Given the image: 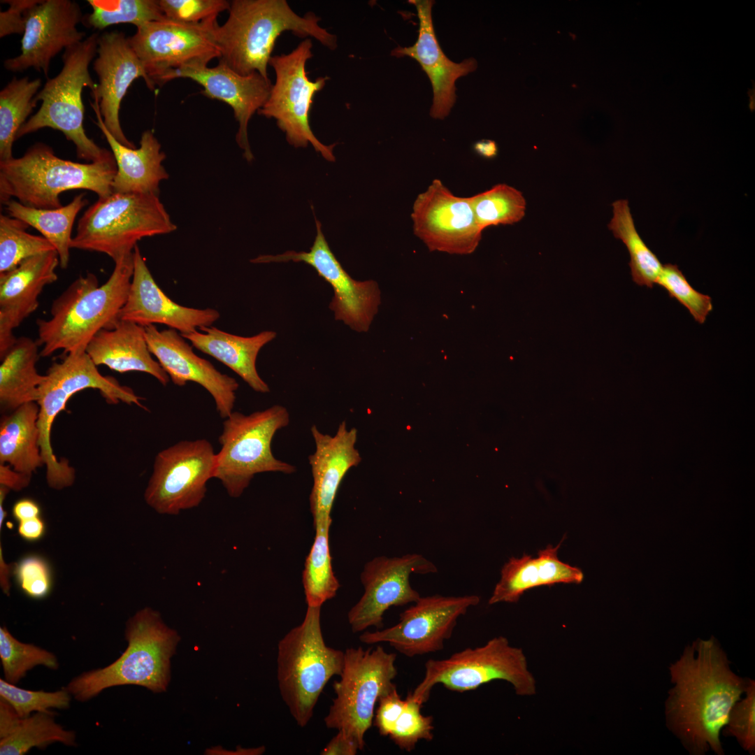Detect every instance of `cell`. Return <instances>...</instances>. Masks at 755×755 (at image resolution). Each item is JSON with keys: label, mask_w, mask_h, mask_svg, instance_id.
<instances>
[{"label": "cell", "mask_w": 755, "mask_h": 755, "mask_svg": "<svg viewBox=\"0 0 755 755\" xmlns=\"http://www.w3.org/2000/svg\"><path fill=\"white\" fill-rule=\"evenodd\" d=\"M668 671L673 686L665 700L668 729L691 755H724L721 733L748 678L734 672L714 636L686 645Z\"/></svg>", "instance_id": "6da1fadb"}, {"label": "cell", "mask_w": 755, "mask_h": 755, "mask_svg": "<svg viewBox=\"0 0 755 755\" xmlns=\"http://www.w3.org/2000/svg\"><path fill=\"white\" fill-rule=\"evenodd\" d=\"M134 272V252L115 262L107 281L99 285L92 273L80 275L52 303L50 317L36 321L40 357L85 350L101 329H110L127 299Z\"/></svg>", "instance_id": "7a4b0ae2"}, {"label": "cell", "mask_w": 755, "mask_h": 755, "mask_svg": "<svg viewBox=\"0 0 755 755\" xmlns=\"http://www.w3.org/2000/svg\"><path fill=\"white\" fill-rule=\"evenodd\" d=\"M229 16L215 30L219 62L242 76L259 73L269 79L268 65L277 38L289 31L300 38L312 37L329 50L337 38L319 25L313 13H296L286 0H233Z\"/></svg>", "instance_id": "3957f363"}, {"label": "cell", "mask_w": 755, "mask_h": 755, "mask_svg": "<svg viewBox=\"0 0 755 755\" xmlns=\"http://www.w3.org/2000/svg\"><path fill=\"white\" fill-rule=\"evenodd\" d=\"M124 636L127 647L117 660L82 673L64 687L75 699L85 702L106 689L123 685L166 691L171 659L180 640L178 632L165 624L159 612L145 607L128 619Z\"/></svg>", "instance_id": "277c9868"}, {"label": "cell", "mask_w": 755, "mask_h": 755, "mask_svg": "<svg viewBox=\"0 0 755 755\" xmlns=\"http://www.w3.org/2000/svg\"><path fill=\"white\" fill-rule=\"evenodd\" d=\"M116 171L114 156L96 162H75L58 157L48 145L36 143L22 157L0 161L1 203L15 198L26 206L56 209L62 206L60 194L72 189L106 197L113 193Z\"/></svg>", "instance_id": "5b68a950"}, {"label": "cell", "mask_w": 755, "mask_h": 755, "mask_svg": "<svg viewBox=\"0 0 755 755\" xmlns=\"http://www.w3.org/2000/svg\"><path fill=\"white\" fill-rule=\"evenodd\" d=\"M99 37V34L94 32L64 50L62 70L55 77L48 78L34 98L36 103L41 101V105L20 127L16 139L48 127L59 130L73 142L80 159L90 163L113 156L111 151L99 147L89 138L83 127L82 93L85 87L92 92L97 85L91 77L89 66L96 55Z\"/></svg>", "instance_id": "8992f818"}, {"label": "cell", "mask_w": 755, "mask_h": 755, "mask_svg": "<svg viewBox=\"0 0 755 755\" xmlns=\"http://www.w3.org/2000/svg\"><path fill=\"white\" fill-rule=\"evenodd\" d=\"M321 607L308 606L301 624L278 642L277 677L280 695L296 724L305 726L329 680L340 675L344 652L328 647L323 638Z\"/></svg>", "instance_id": "52a82bcc"}, {"label": "cell", "mask_w": 755, "mask_h": 755, "mask_svg": "<svg viewBox=\"0 0 755 755\" xmlns=\"http://www.w3.org/2000/svg\"><path fill=\"white\" fill-rule=\"evenodd\" d=\"M176 228L159 195L113 192L82 214L71 248L104 253L115 262L132 253L141 239Z\"/></svg>", "instance_id": "ba28073f"}, {"label": "cell", "mask_w": 755, "mask_h": 755, "mask_svg": "<svg viewBox=\"0 0 755 755\" xmlns=\"http://www.w3.org/2000/svg\"><path fill=\"white\" fill-rule=\"evenodd\" d=\"M224 419L214 478L229 496L240 497L257 474L296 471L295 466L275 458L271 450L274 436L289 423L286 408L274 405L249 415L233 411Z\"/></svg>", "instance_id": "9c48e42d"}, {"label": "cell", "mask_w": 755, "mask_h": 755, "mask_svg": "<svg viewBox=\"0 0 755 755\" xmlns=\"http://www.w3.org/2000/svg\"><path fill=\"white\" fill-rule=\"evenodd\" d=\"M63 354L62 360L53 362L45 374L36 401L39 445L46 467V481L49 487L56 490L71 487L76 479L75 468L66 459H57L50 440L53 422L70 398L86 389H95L108 403L117 404L125 401L129 394L127 386L113 377L103 375L85 350Z\"/></svg>", "instance_id": "30bf717a"}, {"label": "cell", "mask_w": 755, "mask_h": 755, "mask_svg": "<svg viewBox=\"0 0 755 755\" xmlns=\"http://www.w3.org/2000/svg\"><path fill=\"white\" fill-rule=\"evenodd\" d=\"M422 680L408 695L422 705L438 684L447 689L463 693L473 691L494 680L510 683L517 695L531 696L536 693V682L528 669L522 649L512 646L503 636L495 637L484 645L467 647L446 659H429L424 665Z\"/></svg>", "instance_id": "8fae6325"}, {"label": "cell", "mask_w": 755, "mask_h": 755, "mask_svg": "<svg viewBox=\"0 0 755 755\" xmlns=\"http://www.w3.org/2000/svg\"><path fill=\"white\" fill-rule=\"evenodd\" d=\"M340 680L333 683L336 697L324 721L327 728L343 731L358 742L361 751L364 736L371 727L379 699L396 689V654L381 646L344 652Z\"/></svg>", "instance_id": "7c38bea8"}, {"label": "cell", "mask_w": 755, "mask_h": 755, "mask_svg": "<svg viewBox=\"0 0 755 755\" xmlns=\"http://www.w3.org/2000/svg\"><path fill=\"white\" fill-rule=\"evenodd\" d=\"M312 48V41L308 38L291 52L271 57L269 65L274 69L275 81L266 103L257 113L275 119L289 144L296 148H305L310 144L326 160L335 161L333 150L336 144L326 145L319 141L309 123L314 96L329 79L328 76L315 80L308 78L305 64L313 56Z\"/></svg>", "instance_id": "4fadbf2b"}, {"label": "cell", "mask_w": 755, "mask_h": 755, "mask_svg": "<svg viewBox=\"0 0 755 755\" xmlns=\"http://www.w3.org/2000/svg\"><path fill=\"white\" fill-rule=\"evenodd\" d=\"M216 453L206 439L180 440L157 454L144 492L157 512L176 515L199 506L214 477Z\"/></svg>", "instance_id": "5bb4252c"}, {"label": "cell", "mask_w": 755, "mask_h": 755, "mask_svg": "<svg viewBox=\"0 0 755 755\" xmlns=\"http://www.w3.org/2000/svg\"><path fill=\"white\" fill-rule=\"evenodd\" d=\"M217 18L189 24L164 17L136 27L128 41L154 87L169 71L206 66L220 58L215 39Z\"/></svg>", "instance_id": "9a60e30c"}, {"label": "cell", "mask_w": 755, "mask_h": 755, "mask_svg": "<svg viewBox=\"0 0 755 755\" xmlns=\"http://www.w3.org/2000/svg\"><path fill=\"white\" fill-rule=\"evenodd\" d=\"M476 595L420 596L400 614L394 626L374 632H364L361 642L372 645L388 642L399 653L414 657L435 653L444 648L453 633L459 618L480 603Z\"/></svg>", "instance_id": "2e32d148"}, {"label": "cell", "mask_w": 755, "mask_h": 755, "mask_svg": "<svg viewBox=\"0 0 755 755\" xmlns=\"http://www.w3.org/2000/svg\"><path fill=\"white\" fill-rule=\"evenodd\" d=\"M315 224L317 233L308 252L287 251L277 255H260L250 261L254 264L294 261L308 264L333 288L334 294L329 308L333 312L335 319L343 321L356 331H367L380 304L378 285L372 280H354L331 251L321 223L316 218Z\"/></svg>", "instance_id": "e0dca14e"}, {"label": "cell", "mask_w": 755, "mask_h": 755, "mask_svg": "<svg viewBox=\"0 0 755 755\" xmlns=\"http://www.w3.org/2000/svg\"><path fill=\"white\" fill-rule=\"evenodd\" d=\"M413 232L430 251L469 254L477 247L480 228L469 197L455 196L439 179L415 199L411 213Z\"/></svg>", "instance_id": "ac0fdd59"}, {"label": "cell", "mask_w": 755, "mask_h": 755, "mask_svg": "<svg viewBox=\"0 0 755 755\" xmlns=\"http://www.w3.org/2000/svg\"><path fill=\"white\" fill-rule=\"evenodd\" d=\"M437 572L433 563L418 554L380 556L368 561L361 573L364 592L347 614L352 631L361 632L371 626L381 628L383 615L389 607L415 603L420 597L410 585V575Z\"/></svg>", "instance_id": "d6986e66"}, {"label": "cell", "mask_w": 755, "mask_h": 755, "mask_svg": "<svg viewBox=\"0 0 755 755\" xmlns=\"http://www.w3.org/2000/svg\"><path fill=\"white\" fill-rule=\"evenodd\" d=\"M79 4L71 0H39L26 13L21 53L3 62L5 69L22 72L33 68L48 76L51 60L84 40L77 25L83 20Z\"/></svg>", "instance_id": "ffe728a7"}, {"label": "cell", "mask_w": 755, "mask_h": 755, "mask_svg": "<svg viewBox=\"0 0 755 755\" xmlns=\"http://www.w3.org/2000/svg\"><path fill=\"white\" fill-rule=\"evenodd\" d=\"M148 348L173 383L185 386L193 382L203 387L213 397L222 419L233 411L236 392L239 387L233 378L222 373L208 360L196 355L192 347L178 331H159L154 324L145 326Z\"/></svg>", "instance_id": "44dd1931"}, {"label": "cell", "mask_w": 755, "mask_h": 755, "mask_svg": "<svg viewBox=\"0 0 755 755\" xmlns=\"http://www.w3.org/2000/svg\"><path fill=\"white\" fill-rule=\"evenodd\" d=\"M179 78L194 80L203 87L202 93L206 96L222 101L232 108L238 123L236 136L237 144L243 150L245 159L252 161L254 156L248 141L247 126L252 115L262 108L268 98L272 87L271 80L258 72L247 76L240 75L219 62L213 68L207 66L183 67L169 71L160 78L158 86Z\"/></svg>", "instance_id": "7402d4cb"}, {"label": "cell", "mask_w": 755, "mask_h": 755, "mask_svg": "<svg viewBox=\"0 0 755 755\" xmlns=\"http://www.w3.org/2000/svg\"><path fill=\"white\" fill-rule=\"evenodd\" d=\"M96 54L93 69L99 82L91 95L99 101L103 122L110 133L122 144L135 148L121 127V103L131 85L138 78L144 79L150 89L155 87L123 32L114 31L99 35Z\"/></svg>", "instance_id": "603a6c76"}, {"label": "cell", "mask_w": 755, "mask_h": 755, "mask_svg": "<svg viewBox=\"0 0 755 755\" xmlns=\"http://www.w3.org/2000/svg\"><path fill=\"white\" fill-rule=\"evenodd\" d=\"M220 316L215 309L188 308L170 299L153 278L138 245L134 247L133 275L120 320L144 327L164 324L185 335L211 326Z\"/></svg>", "instance_id": "cb8c5ba5"}, {"label": "cell", "mask_w": 755, "mask_h": 755, "mask_svg": "<svg viewBox=\"0 0 755 755\" xmlns=\"http://www.w3.org/2000/svg\"><path fill=\"white\" fill-rule=\"evenodd\" d=\"M58 266V254L51 250L0 273V359L17 340L13 330L38 308L45 287L57 280Z\"/></svg>", "instance_id": "d4e9b609"}, {"label": "cell", "mask_w": 755, "mask_h": 755, "mask_svg": "<svg viewBox=\"0 0 755 755\" xmlns=\"http://www.w3.org/2000/svg\"><path fill=\"white\" fill-rule=\"evenodd\" d=\"M408 2L413 4L417 11L419 21L417 40L412 46L395 48L391 55L397 57L408 56L420 64L433 88L431 116L442 120L449 115L455 103L456 80L474 71L477 62L470 58L456 63L445 55L436 36L432 20L434 1L409 0Z\"/></svg>", "instance_id": "484cf974"}, {"label": "cell", "mask_w": 755, "mask_h": 755, "mask_svg": "<svg viewBox=\"0 0 755 755\" xmlns=\"http://www.w3.org/2000/svg\"><path fill=\"white\" fill-rule=\"evenodd\" d=\"M315 451L308 456L313 484L310 506L313 524L331 519V512L340 483L348 472L361 461L355 447L357 431L348 429L344 420L336 434L322 433L317 426L310 429Z\"/></svg>", "instance_id": "4316f807"}, {"label": "cell", "mask_w": 755, "mask_h": 755, "mask_svg": "<svg viewBox=\"0 0 755 755\" xmlns=\"http://www.w3.org/2000/svg\"><path fill=\"white\" fill-rule=\"evenodd\" d=\"M91 106L96 116V123L115 159L117 171L112 183L113 192L159 195V184L168 174L162 165L166 154L153 132H143L138 148H129L117 141L105 126L99 101L94 99Z\"/></svg>", "instance_id": "83f0119b"}, {"label": "cell", "mask_w": 755, "mask_h": 755, "mask_svg": "<svg viewBox=\"0 0 755 755\" xmlns=\"http://www.w3.org/2000/svg\"><path fill=\"white\" fill-rule=\"evenodd\" d=\"M85 352L96 366L105 365L121 373H145L163 386L170 380L158 361L152 357L145 327L136 323L119 320L113 328L100 330L92 338Z\"/></svg>", "instance_id": "f1b7e54d"}, {"label": "cell", "mask_w": 755, "mask_h": 755, "mask_svg": "<svg viewBox=\"0 0 755 755\" xmlns=\"http://www.w3.org/2000/svg\"><path fill=\"white\" fill-rule=\"evenodd\" d=\"M563 540L556 547L549 545L539 550L536 557L524 554L519 559L510 558L502 568L501 580L489 604L516 603L526 591L540 586L581 583L584 579L582 570L558 558V549Z\"/></svg>", "instance_id": "f546056e"}, {"label": "cell", "mask_w": 755, "mask_h": 755, "mask_svg": "<svg viewBox=\"0 0 755 755\" xmlns=\"http://www.w3.org/2000/svg\"><path fill=\"white\" fill-rule=\"evenodd\" d=\"M199 329L182 336L195 348L234 371L254 391H270L268 385L257 372L256 361L260 350L275 338V332L264 331L253 336L243 337L212 326Z\"/></svg>", "instance_id": "4dcf8cb0"}, {"label": "cell", "mask_w": 755, "mask_h": 755, "mask_svg": "<svg viewBox=\"0 0 755 755\" xmlns=\"http://www.w3.org/2000/svg\"><path fill=\"white\" fill-rule=\"evenodd\" d=\"M36 340L17 338L1 358L0 408L4 414L22 405L35 401L45 375L38 373L36 365L40 351Z\"/></svg>", "instance_id": "1f68e13d"}, {"label": "cell", "mask_w": 755, "mask_h": 755, "mask_svg": "<svg viewBox=\"0 0 755 755\" xmlns=\"http://www.w3.org/2000/svg\"><path fill=\"white\" fill-rule=\"evenodd\" d=\"M39 406L35 401L3 415L0 423V463L30 475L45 466L39 445Z\"/></svg>", "instance_id": "d6a6232c"}, {"label": "cell", "mask_w": 755, "mask_h": 755, "mask_svg": "<svg viewBox=\"0 0 755 755\" xmlns=\"http://www.w3.org/2000/svg\"><path fill=\"white\" fill-rule=\"evenodd\" d=\"M88 203L84 193L76 196L67 205L56 209H39L26 206L10 199L6 204L9 216L17 218L38 230L55 247L59 266L66 268L70 257L71 233L78 213Z\"/></svg>", "instance_id": "836d02e7"}, {"label": "cell", "mask_w": 755, "mask_h": 755, "mask_svg": "<svg viewBox=\"0 0 755 755\" xmlns=\"http://www.w3.org/2000/svg\"><path fill=\"white\" fill-rule=\"evenodd\" d=\"M612 206V217L608 229L616 238L624 243L628 251L633 280L638 285L652 288L663 265L637 231L628 201L619 199Z\"/></svg>", "instance_id": "e575fe53"}, {"label": "cell", "mask_w": 755, "mask_h": 755, "mask_svg": "<svg viewBox=\"0 0 755 755\" xmlns=\"http://www.w3.org/2000/svg\"><path fill=\"white\" fill-rule=\"evenodd\" d=\"M41 80L28 77L12 80L0 92V161L12 158L13 145L20 127L27 121L36 103L34 98Z\"/></svg>", "instance_id": "d590c367"}, {"label": "cell", "mask_w": 755, "mask_h": 755, "mask_svg": "<svg viewBox=\"0 0 755 755\" xmlns=\"http://www.w3.org/2000/svg\"><path fill=\"white\" fill-rule=\"evenodd\" d=\"M332 519L314 524L315 537L305 562L302 581L308 606L321 607L340 587L331 564L329 529Z\"/></svg>", "instance_id": "8d00e7d4"}, {"label": "cell", "mask_w": 755, "mask_h": 755, "mask_svg": "<svg viewBox=\"0 0 755 755\" xmlns=\"http://www.w3.org/2000/svg\"><path fill=\"white\" fill-rule=\"evenodd\" d=\"M74 731H67L58 724L52 712H36L22 718L13 733L0 739L1 755H22L31 749H43L53 742L76 746Z\"/></svg>", "instance_id": "74e56055"}, {"label": "cell", "mask_w": 755, "mask_h": 755, "mask_svg": "<svg viewBox=\"0 0 755 755\" xmlns=\"http://www.w3.org/2000/svg\"><path fill=\"white\" fill-rule=\"evenodd\" d=\"M480 228L509 225L520 222L525 216L526 201L522 192L505 183L469 197Z\"/></svg>", "instance_id": "f35d334b"}, {"label": "cell", "mask_w": 755, "mask_h": 755, "mask_svg": "<svg viewBox=\"0 0 755 755\" xmlns=\"http://www.w3.org/2000/svg\"><path fill=\"white\" fill-rule=\"evenodd\" d=\"M92 11L83 17L86 27L101 30L120 23L138 27L166 17L157 0H88Z\"/></svg>", "instance_id": "ab89813d"}, {"label": "cell", "mask_w": 755, "mask_h": 755, "mask_svg": "<svg viewBox=\"0 0 755 755\" xmlns=\"http://www.w3.org/2000/svg\"><path fill=\"white\" fill-rule=\"evenodd\" d=\"M29 226L9 215H0V273L11 271L24 260L55 247L43 236L29 233Z\"/></svg>", "instance_id": "60d3db41"}, {"label": "cell", "mask_w": 755, "mask_h": 755, "mask_svg": "<svg viewBox=\"0 0 755 755\" xmlns=\"http://www.w3.org/2000/svg\"><path fill=\"white\" fill-rule=\"evenodd\" d=\"M0 659L4 680L16 684L36 666L52 670L59 667L57 656L33 644L24 643L12 635L6 626L0 627Z\"/></svg>", "instance_id": "b9f144b4"}, {"label": "cell", "mask_w": 755, "mask_h": 755, "mask_svg": "<svg viewBox=\"0 0 755 755\" xmlns=\"http://www.w3.org/2000/svg\"><path fill=\"white\" fill-rule=\"evenodd\" d=\"M71 696L65 688L54 692L32 691L0 679V697L8 701L21 718L30 716L33 712L50 713L51 708L66 709Z\"/></svg>", "instance_id": "7bdbcfd3"}, {"label": "cell", "mask_w": 755, "mask_h": 755, "mask_svg": "<svg viewBox=\"0 0 755 755\" xmlns=\"http://www.w3.org/2000/svg\"><path fill=\"white\" fill-rule=\"evenodd\" d=\"M422 707L408 694L404 707L388 736L401 749L410 752L419 741L429 742L433 739V718L424 715Z\"/></svg>", "instance_id": "ee69618b"}, {"label": "cell", "mask_w": 755, "mask_h": 755, "mask_svg": "<svg viewBox=\"0 0 755 755\" xmlns=\"http://www.w3.org/2000/svg\"><path fill=\"white\" fill-rule=\"evenodd\" d=\"M656 284L686 307L699 324H703L712 310V299L693 289L675 264L663 265Z\"/></svg>", "instance_id": "f6af8a7d"}, {"label": "cell", "mask_w": 755, "mask_h": 755, "mask_svg": "<svg viewBox=\"0 0 755 755\" xmlns=\"http://www.w3.org/2000/svg\"><path fill=\"white\" fill-rule=\"evenodd\" d=\"M722 732L734 738L750 754H755V681L747 679L742 697L732 707Z\"/></svg>", "instance_id": "bcb514c9"}, {"label": "cell", "mask_w": 755, "mask_h": 755, "mask_svg": "<svg viewBox=\"0 0 755 755\" xmlns=\"http://www.w3.org/2000/svg\"><path fill=\"white\" fill-rule=\"evenodd\" d=\"M13 574L22 591L33 599L45 598L52 589L51 568L41 556H24L14 564Z\"/></svg>", "instance_id": "7dc6e473"}, {"label": "cell", "mask_w": 755, "mask_h": 755, "mask_svg": "<svg viewBox=\"0 0 755 755\" xmlns=\"http://www.w3.org/2000/svg\"><path fill=\"white\" fill-rule=\"evenodd\" d=\"M164 15L171 20L196 24L229 10L226 0H157Z\"/></svg>", "instance_id": "c3c4849f"}, {"label": "cell", "mask_w": 755, "mask_h": 755, "mask_svg": "<svg viewBox=\"0 0 755 755\" xmlns=\"http://www.w3.org/2000/svg\"><path fill=\"white\" fill-rule=\"evenodd\" d=\"M39 0H3L8 5L7 10L0 13V37L13 34H23L27 10Z\"/></svg>", "instance_id": "681fc988"}, {"label": "cell", "mask_w": 755, "mask_h": 755, "mask_svg": "<svg viewBox=\"0 0 755 755\" xmlns=\"http://www.w3.org/2000/svg\"><path fill=\"white\" fill-rule=\"evenodd\" d=\"M405 699L401 698L397 689L381 697L374 715V724L382 736H389L396 718L403 710Z\"/></svg>", "instance_id": "f907efd6"}, {"label": "cell", "mask_w": 755, "mask_h": 755, "mask_svg": "<svg viewBox=\"0 0 755 755\" xmlns=\"http://www.w3.org/2000/svg\"><path fill=\"white\" fill-rule=\"evenodd\" d=\"M360 750L358 742L348 733L338 731L335 735L322 750V755H355Z\"/></svg>", "instance_id": "816d5d0a"}, {"label": "cell", "mask_w": 755, "mask_h": 755, "mask_svg": "<svg viewBox=\"0 0 755 755\" xmlns=\"http://www.w3.org/2000/svg\"><path fill=\"white\" fill-rule=\"evenodd\" d=\"M32 475L13 469L10 465L0 463V485L16 491H21L30 484Z\"/></svg>", "instance_id": "f5cc1de1"}, {"label": "cell", "mask_w": 755, "mask_h": 755, "mask_svg": "<svg viewBox=\"0 0 755 755\" xmlns=\"http://www.w3.org/2000/svg\"><path fill=\"white\" fill-rule=\"evenodd\" d=\"M21 719L13 706L0 697V739L9 736L17 726Z\"/></svg>", "instance_id": "db71d44e"}, {"label": "cell", "mask_w": 755, "mask_h": 755, "mask_svg": "<svg viewBox=\"0 0 755 755\" xmlns=\"http://www.w3.org/2000/svg\"><path fill=\"white\" fill-rule=\"evenodd\" d=\"M45 524L41 517L18 522L17 533L24 540L34 542L40 540L45 533Z\"/></svg>", "instance_id": "11a10c76"}, {"label": "cell", "mask_w": 755, "mask_h": 755, "mask_svg": "<svg viewBox=\"0 0 755 755\" xmlns=\"http://www.w3.org/2000/svg\"><path fill=\"white\" fill-rule=\"evenodd\" d=\"M12 514L13 517L19 522L40 517L41 508L34 500L22 498L13 505Z\"/></svg>", "instance_id": "9f6ffc18"}, {"label": "cell", "mask_w": 755, "mask_h": 755, "mask_svg": "<svg viewBox=\"0 0 755 755\" xmlns=\"http://www.w3.org/2000/svg\"><path fill=\"white\" fill-rule=\"evenodd\" d=\"M14 565L5 563L2 548L0 547V585L3 593L8 596L10 594V577L13 572Z\"/></svg>", "instance_id": "6f0895ef"}, {"label": "cell", "mask_w": 755, "mask_h": 755, "mask_svg": "<svg viewBox=\"0 0 755 755\" xmlns=\"http://www.w3.org/2000/svg\"><path fill=\"white\" fill-rule=\"evenodd\" d=\"M473 150L480 156L486 159H492L498 154V146L491 140H481L474 143Z\"/></svg>", "instance_id": "680465c9"}, {"label": "cell", "mask_w": 755, "mask_h": 755, "mask_svg": "<svg viewBox=\"0 0 755 755\" xmlns=\"http://www.w3.org/2000/svg\"><path fill=\"white\" fill-rule=\"evenodd\" d=\"M10 489L4 486L0 485V528L1 529L2 524L3 523L6 517V512L3 508V501L6 495L9 492Z\"/></svg>", "instance_id": "91938a15"}]
</instances>
